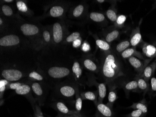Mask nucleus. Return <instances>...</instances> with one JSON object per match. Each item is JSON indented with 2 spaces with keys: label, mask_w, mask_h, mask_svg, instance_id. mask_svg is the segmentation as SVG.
I'll return each mask as SVG.
<instances>
[{
  "label": "nucleus",
  "mask_w": 156,
  "mask_h": 117,
  "mask_svg": "<svg viewBox=\"0 0 156 117\" xmlns=\"http://www.w3.org/2000/svg\"><path fill=\"white\" fill-rule=\"evenodd\" d=\"M96 45L99 48L104 51H108L110 49V46L109 43L101 39H97L95 40Z\"/></svg>",
  "instance_id": "obj_33"
},
{
  "label": "nucleus",
  "mask_w": 156,
  "mask_h": 117,
  "mask_svg": "<svg viewBox=\"0 0 156 117\" xmlns=\"http://www.w3.org/2000/svg\"><path fill=\"white\" fill-rule=\"evenodd\" d=\"M67 6L63 2L55 3L50 7L48 15L54 18H63L67 11Z\"/></svg>",
  "instance_id": "obj_10"
},
{
  "label": "nucleus",
  "mask_w": 156,
  "mask_h": 117,
  "mask_svg": "<svg viewBox=\"0 0 156 117\" xmlns=\"http://www.w3.org/2000/svg\"><path fill=\"white\" fill-rule=\"evenodd\" d=\"M121 56L124 59L129 58L133 56H136L141 59H144L141 53L136 51L134 48H128L121 53Z\"/></svg>",
  "instance_id": "obj_23"
},
{
  "label": "nucleus",
  "mask_w": 156,
  "mask_h": 117,
  "mask_svg": "<svg viewBox=\"0 0 156 117\" xmlns=\"http://www.w3.org/2000/svg\"><path fill=\"white\" fill-rule=\"evenodd\" d=\"M124 89L127 91H135L138 88V83L136 80H133L132 81L126 83L124 86Z\"/></svg>",
  "instance_id": "obj_36"
},
{
  "label": "nucleus",
  "mask_w": 156,
  "mask_h": 117,
  "mask_svg": "<svg viewBox=\"0 0 156 117\" xmlns=\"http://www.w3.org/2000/svg\"><path fill=\"white\" fill-rule=\"evenodd\" d=\"M1 14L2 15L7 19L11 21H13L14 19H16L20 16H18V14L15 13V8H14V7L9 4H2L1 5Z\"/></svg>",
  "instance_id": "obj_15"
},
{
  "label": "nucleus",
  "mask_w": 156,
  "mask_h": 117,
  "mask_svg": "<svg viewBox=\"0 0 156 117\" xmlns=\"http://www.w3.org/2000/svg\"><path fill=\"white\" fill-rule=\"evenodd\" d=\"M51 107L58 112L60 115H72L80 114L76 110H71L66 105L64 102L60 100H55L51 103Z\"/></svg>",
  "instance_id": "obj_11"
},
{
  "label": "nucleus",
  "mask_w": 156,
  "mask_h": 117,
  "mask_svg": "<svg viewBox=\"0 0 156 117\" xmlns=\"http://www.w3.org/2000/svg\"><path fill=\"white\" fill-rule=\"evenodd\" d=\"M155 95V96H156V93H155V95Z\"/></svg>",
  "instance_id": "obj_50"
},
{
  "label": "nucleus",
  "mask_w": 156,
  "mask_h": 117,
  "mask_svg": "<svg viewBox=\"0 0 156 117\" xmlns=\"http://www.w3.org/2000/svg\"><path fill=\"white\" fill-rule=\"evenodd\" d=\"M63 45L52 44L42 48L37 53V70L46 78L51 89L64 82H74L72 76L73 64L63 57Z\"/></svg>",
  "instance_id": "obj_2"
},
{
  "label": "nucleus",
  "mask_w": 156,
  "mask_h": 117,
  "mask_svg": "<svg viewBox=\"0 0 156 117\" xmlns=\"http://www.w3.org/2000/svg\"><path fill=\"white\" fill-rule=\"evenodd\" d=\"M33 111H34L35 117H44L41 111L40 106L37 103L35 105V108L33 109Z\"/></svg>",
  "instance_id": "obj_41"
},
{
  "label": "nucleus",
  "mask_w": 156,
  "mask_h": 117,
  "mask_svg": "<svg viewBox=\"0 0 156 117\" xmlns=\"http://www.w3.org/2000/svg\"><path fill=\"white\" fill-rule=\"evenodd\" d=\"M24 80H29V81L33 82H45V83L48 84V82L45 77L41 73L38 72L37 70H34V71L30 72L27 76V78Z\"/></svg>",
  "instance_id": "obj_20"
},
{
  "label": "nucleus",
  "mask_w": 156,
  "mask_h": 117,
  "mask_svg": "<svg viewBox=\"0 0 156 117\" xmlns=\"http://www.w3.org/2000/svg\"><path fill=\"white\" fill-rule=\"evenodd\" d=\"M72 72L73 81L77 84H83V67L78 60H74L73 63Z\"/></svg>",
  "instance_id": "obj_12"
},
{
  "label": "nucleus",
  "mask_w": 156,
  "mask_h": 117,
  "mask_svg": "<svg viewBox=\"0 0 156 117\" xmlns=\"http://www.w3.org/2000/svg\"><path fill=\"white\" fill-rule=\"evenodd\" d=\"M83 68L91 73L99 74L100 72V64L93 58L85 57L82 60Z\"/></svg>",
  "instance_id": "obj_13"
},
{
  "label": "nucleus",
  "mask_w": 156,
  "mask_h": 117,
  "mask_svg": "<svg viewBox=\"0 0 156 117\" xmlns=\"http://www.w3.org/2000/svg\"><path fill=\"white\" fill-rule=\"evenodd\" d=\"M77 85L74 82L70 81L58 83L51 89L53 96L56 100H71L76 95L78 89Z\"/></svg>",
  "instance_id": "obj_6"
},
{
  "label": "nucleus",
  "mask_w": 156,
  "mask_h": 117,
  "mask_svg": "<svg viewBox=\"0 0 156 117\" xmlns=\"http://www.w3.org/2000/svg\"><path fill=\"white\" fill-rule=\"evenodd\" d=\"M51 44H52V26H44L42 31V48Z\"/></svg>",
  "instance_id": "obj_14"
},
{
  "label": "nucleus",
  "mask_w": 156,
  "mask_h": 117,
  "mask_svg": "<svg viewBox=\"0 0 156 117\" xmlns=\"http://www.w3.org/2000/svg\"><path fill=\"white\" fill-rule=\"evenodd\" d=\"M80 96L82 99H87L94 101L95 104L97 103V95L95 92L87 91L81 93Z\"/></svg>",
  "instance_id": "obj_29"
},
{
  "label": "nucleus",
  "mask_w": 156,
  "mask_h": 117,
  "mask_svg": "<svg viewBox=\"0 0 156 117\" xmlns=\"http://www.w3.org/2000/svg\"><path fill=\"white\" fill-rule=\"evenodd\" d=\"M97 111L101 116L103 117H112L113 111L112 108L103 103L95 104Z\"/></svg>",
  "instance_id": "obj_17"
},
{
  "label": "nucleus",
  "mask_w": 156,
  "mask_h": 117,
  "mask_svg": "<svg viewBox=\"0 0 156 117\" xmlns=\"http://www.w3.org/2000/svg\"><path fill=\"white\" fill-rule=\"evenodd\" d=\"M81 43H82L81 39L80 38H78L73 42V46L74 48H78L81 45Z\"/></svg>",
  "instance_id": "obj_45"
},
{
  "label": "nucleus",
  "mask_w": 156,
  "mask_h": 117,
  "mask_svg": "<svg viewBox=\"0 0 156 117\" xmlns=\"http://www.w3.org/2000/svg\"><path fill=\"white\" fill-rule=\"evenodd\" d=\"M118 97L116 94V90L115 89H112L111 90L109 91L108 96V103L107 105L109 106L110 108H112L113 107V104L114 103L115 100L117 99Z\"/></svg>",
  "instance_id": "obj_31"
},
{
  "label": "nucleus",
  "mask_w": 156,
  "mask_h": 117,
  "mask_svg": "<svg viewBox=\"0 0 156 117\" xmlns=\"http://www.w3.org/2000/svg\"><path fill=\"white\" fill-rule=\"evenodd\" d=\"M80 34L79 32H74L72 34L67 36V37L65 40L64 42L63 43V45H66L67 44L73 43V41H75L76 39L80 38Z\"/></svg>",
  "instance_id": "obj_32"
},
{
  "label": "nucleus",
  "mask_w": 156,
  "mask_h": 117,
  "mask_svg": "<svg viewBox=\"0 0 156 117\" xmlns=\"http://www.w3.org/2000/svg\"><path fill=\"white\" fill-rule=\"evenodd\" d=\"M136 81L138 83V89L141 91L143 92L144 95V96L149 90V84L142 77L141 75H138V79Z\"/></svg>",
  "instance_id": "obj_24"
},
{
  "label": "nucleus",
  "mask_w": 156,
  "mask_h": 117,
  "mask_svg": "<svg viewBox=\"0 0 156 117\" xmlns=\"http://www.w3.org/2000/svg\"><path fill=\"white\" fill-rule=\"evenodd\" d=\"M120 34V31L117 30L112 31L108 33L105 36V39L108 43H111L113 41L117 39Z\"/></svg>",
  "instance_id": "obj_30"
},
{
  "label": "nucleus",
  "mask_w": 156,
  "mask_h": 117,
  "mask_svg": "<svg viewBox=\"0 0 156 117\" xmlns=\"http://www.w3.org/2000/svg\"><path fill=\"white\" fill-rule=\"evenodd\" d=\"M144 54L147 58H153L156 56V48L154 46L145 44L142 48Z\"/></svg>",
  "instance_id": "obj_22"
},
{
  "label": "nucleus",
  "mask_w": 156,
  "mask_h": 117,
  "mask_svg": "<svg viewBox=\"0 0 156 117\" xmlns=\"http://www.w3.org/2000/svg\"><path fill=\"white\" fill-rule=\"evenodd\" d=\"M70 117H82L80 114H75V115H71Z\"/></svg>",
  "instance_id": "obj_46"
},
{
  "label": "nucleus",
  "mask_w": 156,
  "mask_h": 117,
  "mask_svg": "<svg viewBox=\"0 0 156 117\" xmlns=\"http://www.w3.org/2000/svg\"><path fill=\"white\" fill-rule=\"evenodd\" d=\"M129 61L130 65L138 73V75H142L145 67L148 65V61H145V63H144L142 61L135 56H132L129 58Z\"/></svg>",
  "instance_id": "obj_16"
},
{
  "label": "nucleus",
  "mask_w": 156,
  "mask_h": 117,
  "mask_svg": "<svg viewBox=\"0 0 156 117\" xmlns=\"http://www.w3.org/2000/svg\"><path fill=\"white\" fill-rule=\"evenodd\" d=\"M13 24L30 47L37 52L42 48V31L43 26L38 21L24 20L20 16L13 20Z\"/></svg>",
  "instance_id": "obj_3"
},
{
  "label": "nucleus",
  "mask_w": 156,
  "mask_h": 117,
  "mask_svg": "<svg viewBox=\"0 0 156 117\" xmlns=\"http://www.w3.org/2000/svg\"><path fill=\"white\" fill-rule=\"evenodd\" d=\"M99 64V75L105 84H109L116 78L124 75L120 60L115 53L110 50L104 51Z\"/></svg>",
  "instance_id": "obj_4"
},
{
  "label": "nucleus",
  "mask_w": 156,
  "mask_h": 117,
  "mask_svg": "<svg viewBox=\"0 0 156 117\" xmlns=\"http://www.w3.org/2000/svg\"><path fill=\"white\" fill-rule=\"evenodd\" d=\"M75 97H76L75 109H76V111L78 113H80V111L81 110V109H82V99L81 97H80V95L79 89H78L77 91H76Z\"/></svg>",
  "instance_id": "obj_35"
},
{
  "label": "nucleus",
  "mask_w": 156,
  "mask_h": 117,
  "mask_svg": "<svg viewBox=\"0 0 156 117\" xmlns=\"http://www.w3.org/2000/svg\"><path fill=\"white\" fill-rule=\"evenodd\" d=\"M89 17L92 21L96 23L103 22L106 19L105 16L99 12H91L89 15Z\"/></svg>",
  "instance_id": "obj_28"
},
{
  "label": "nucleus",
  "mask_w": 156,
  "mask_h": 117,
  "mask_svg": "<svg viewBox=\"0 0 156 117\" xmlns=\"http://www.w3.org/2000/svg\"><path fill=\"white\" fill-rule=\"evenodd\" d=\"M23 82L22 81H20L18 82H10L9 85L7 87V89L16 90L20 86L22 85Z\"/></svg>",
  "instance_id": "obj_39"
},
{
  "label": "nucleus",
  "mask_w": 156,
  "mask_h": 117,
  "mask_svg": "<svg viewBox=\"0 0 156 117\" xmlns=\"http://www.w3.org/2000/svg\"><path fill=\"white\" fill-rule=\"evenodd\" d=\"M129 108H132V109H134V110H139L142 111L143 115L146 114L148 111V108H147L146 103L144 101V100L141 102H138V103H133V104Z\"/></svg>",
  "instance_id": "obj_27"
},
{
  "label": "nucleus",
  "mask_w": 156,
  "mask_h": 117,
  "mask_svg": "<svg viewBox=\"0 0 156 117\" xmlns=\"http://www.w3.org/2000/svg\"><path fill=\"white\" fill-rule=\"evenodd\" d=\"M97 86H98V98L97 103H102V101L106 96V92H107L106 84L105 83H97Z\"/></svg>",
  "instance_id": "obj_25"
},
{
  "label": "nucleus",
  "mask_w": 156,
  "mask_h": 117,
  "mask_svg": "<svg viewBox=\"0 0 156 117\" xmlns=\"http://www.w3.org/2000/svg\"><path fill=\"white\" fill-rule=\"evenodd\" d=\"M130 46V42L128 40H125L119 43L116 46V51L119 53H122L123 51L128 49Z\"/></svg>",
  "instance_id": "obj_34"
},
{
  "label": "nucleus",
  "mask_w": 156,
  "mask_h": 117,
  "mask_svg": "<svg viewBox=\"0 0 156 117\" xmlns=\"http://www.w3.org/2000/svg\"><path fill=\"white\" fill-rule=\"evenodd\" d=\"M52 44L63 45L67 37L68 30L65 24L62 21L54 23L52 25Z\"/></svg>",
  "instance_id": "obj_8"
},
{
  "label": "nucleus",
  "mask_w": 156,
  "mask_h": 117,
  "mask_svg": "<svg viewBox=\"0 0 156 117\" xmlns=\"http://www.w3.org/2000/svg\"><path fill=\"white\" fill-rule=\"evenodd\" d=\"M86 10V7L84 4H80L77 5L73 9L72 14L74 18H79L84 14Z\"/></svg>",
  "instance_id": "obj_26"
},
{
  "label": "nucleus",
  "mask_w": 156,
  "mask_h": 117,
  "mask_svg": "<svg viewBox=\"0 0 156 117\" xmlns=\"http://www.w3.org/2000/svg\"><path fill=\"white\" fill-rule=\"evenodd\" d=\"M156 68V63L155 62H153L150 65H147L144 70L141 76L146 82H149V80L152 77V75L154 74Z\"/></svg>",
  "instance_id": "obj_19"
},
{
  "label": "nucleus",
  "mask_w": 156,
  "mask_h": 117,
  "mask_svg": "<svg viewBox=\"0 0 156 117\" xmlns=\"http://www.w3.org/2000/svg\"><path fill=\"white\" fill-rule=\"evenodd\" d=\"M97 2H99V3H102V2H104V1H103V0H102V1H99V0H98V1H97Z\"/></svg>",
  "instance_id": "obj_49"
},
{
  "label": "nucleus",
  "mask_w": 156,
  "mask_h": 117,
  "mask_svg": "<svg viewBox=\"0 0 156 117\" xmlns=\"http://www.w3.org/2000/svg\"><path fill=\"white\" fill-rule=\"evenodd\" d=\"M126 20V17L125 16L120 15L117 17L116 19V24L118 26H122L124 24Z\"/></svg>",
  "instance_id": "obj_42"
},
{
  "label": "nucleus",
  "mask_w": 156,
  "mask_h": 117,
  "mask_svg": "<svg viewBox=\"0 0 156 117\" xmlns=\"http://www.w3.org/2000/svg\"><path fill=\"white\" fill-rule=\"evenodd\" d=\"M106 16L110 21L114 22H116L117 19V14L114 9L110 8L106 12Z\"/></svg>",
  "instance_id": "obj_38"
},
{
  "label": "nucleus",
  "mask_w": 156,
  "mask_h": 117,
  "mask_svg": "<svg viewBox=\"0 0 156 117\" xmlns=\"http://www.w3.org/2000/svg\"><path fill=\"white\" fill-rule=\"evenodd\" d=\"M81 49L84 52H87L90 50V46L87 42H84L81 45Z\"/></svg>",
  "instance_id": "obj_43"
},
{
  "label": "nucleus",
  "mask_w": 156,
  "mask_h": 117,
  "mask_svg": "<svg viewBox=\"0 0 156 117\" xmlns=\"http://www.w3.org/2000/svg\"><path fill=\"white\" fill-rule=\"evenodd\" d=\"M37 52L30 46L1 49V75L10 82L22 81L37 68Z\"/></svg>",
  "instance_id": "obj_1"
},
{
  "label": "nucleus",
  "mask_w": 156,
  "mask_h": 117,
  "mask_svg": "<svg viewBox=\"0 0 156 117\" xmlns=\"http://www.w3.org/2000/svg\"><path fill=\"white\" fill-rule=\"evenodd\" d=\"M1 35V49H10L22 46H30L28 41L14 26L13 22L11 27Z\"/></svg>",
  "instance_id": "obj_5"
},
{
  "label": "nucleus",
  "mask_w": 156,
  "mask_h": 117,
  "mask_svg": "<svg viewBox=\"0 0 156 117\" xmlns=\"http://www.w3.org/2000/svg\"><path fill=\"white\" fill-rule=\"evenodd\" d=\"M22 81L23 82L22 85L15 90V92L17 95L23 96L27 98L31 104L33 109H34L35 108V105L36 104L37 102L33 96L31 86L27 82L24 80Z\"/></svg>",
  "instance_id": "obj_9"
},
{
  "label": "nucleus",
  "mask_w": 156,
  "mask_h": 117,
  "mask_svg": "<svg viewBox=\"0 0 156 117\" xmlns=\"http://www.w3.org/2000/svg\"><path fill=\"white\" fill-rule=\"evenodd\" d=\"M10 82L6 79H1L0 81V92H1V99H2V96L4 91L7 89V87L10 83Z\"/></svg>",
  "instance_id": "obj_37"
},
{
  "label": "nucleus",
  "mask_w": 156,
  "mask_h": 117,
  "mask_svg": "<svg viewBox=\"0 0 156 117\" xmlns=\"http://www.w3.org/2000/svg\"><path fill=\"white\" fill-rule=\"evenodd\" d=\"M16 6L17 10L20 13L26 16H31L33 12L28 8L27 4L23 1H17L16 2Z\"/></svg>",
  "instance_id": "obj_21"
},
{
  "label": "nucleus",
  "mask_w": 156,
  "mask_h": 117,
  "mask_svg": "<svg viewBox=\"0 0 156 117\" xmlns=\"http://www.w3.org/2000/svg\"><path fill=\"white\" fill-rule=\"evenodd\" d=\"M142 39V35L140 32V27H136L134 29L131 34L130 38V46L133 47L137 46Z\"/></svg>",
  "instance_id": "obj_18"
},
{
  "label": "nucleus",
  "mask_w": 156,
  "mask_h": 117,
  "mask_svg": "<svg viewBox=\"0 0 156 117\" xmlns=\"http://www.w3.org/2000/svg\"><path fill=\"white\" fill-rule=\"evenodd\" d=\"M151 91L153 92L156 91V78L155 77H151Z\"/></svg>",
  "instance_id": "obj_44"
},
{
  "label": "nucleus",
  "mask_w": 156,
  "mask_h": 117,
  "mask_svg": "<svg viewBox=\"0 0 156 117\" xmlns=\"http://www.w3.org/2000/svg\"><path fill=\"white\" fill-rule=\"evenodd\" d=\"M71 115H58L57 117H70Z\"/></svg>",
  "instance_id": "obj_48"
},
{
  "label": "nucleus",
  "mask_w": 156,
  "mask_h": 117,
  "mask_svg": "<svg viewBox=\"0 0 156 117\" xmlns=\"http://www.w3.org/2000/svg\"><path fill=\"white\" fill-rule=\"evenodd\" d=\"M143 112L139 110H135L130 113L125 115L126 117H141L143 116Z\"/></svg>",
  "instance_id": "obj_40"
},
{
  "label": "nucleus",
  "mask_w": 156,
  "mask_h": 117,
  "mask_svg": "<svg viewBox=\"0 0 156 117\" xmlns=\"http://www.w3.org/2000/svg\"><path fill=\"white\" fill-rule=\"evenodd\" d=\"M27 82L31 86L33 96L37 103L41 107L45 103L48 93L51 88L48 83L39 82H33L29 80H23ZM23 81V80H22Z\"/></svg>",
  "instance_id": "obj_7"
},
{
  "label": "nucleus",
  "mask_w": 156,
  "mask_h": 117,
  "mask_svg": "<svg viewBox=\"0 0 156 117\" xmlns=\"http://www.w3.org/2000/svg\"><path fill=\"white\" fill-rule=\"evenodd\" d=\"M3 2H6V3H11V2H14L13 0H5L3 1Z\"/></svg>",
  "instance_id": "obj_47"
}]
</instances>
